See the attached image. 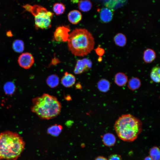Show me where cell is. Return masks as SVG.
I'll return each mask as SVG.
<instances>
[{
    "mask_svg": "<svg viewBox=\"0 0 160 160\" xmlns=\"http://www.w3.org/2000/svg\"><path fill=\"white\" fill-rule=\"evenodd\" d=\"M68 47L75 56L83 57L89 53L94 48V39L90 32L85 28H76L69 34Z\"/></svg>",
    "mask_w": 160,
    "mask_h": 160,
    "instance_id": "cell-1",
    "label": "cell"
},
{
    "mask_svg": "<svg viewBox=\"0 0 160 160\" xmlns=\"http://www.w3.org/2000/svg\"><path fill=\"white\" fill-rule=\"evenodd\" d=\"M25 143L16 132L7 131L0 133V157L7 160H16L23 151Z\"/></svg>",
    "mask_w": 160,
    "mask_h": 160,
    "instance_id": "cell-2",
    "label": "cell"
},
{
    "mask_svg": "<svg viewBox=\"0 0 160 160\" xmlns=\"http://www.w3.org/2000/svg\"><path fill=\"white\" fill-rule=\"evenodd\" d=\"M142 123L138 118L130 114L122 115L116 121L114 127L119 138L131 142L138 137L142 130Z\"/></svg>",
    "mask_w": 160,
    "mask_h": 160,
    "instance_id": "cell-3",
    "label": "cell"
},
{
    "mask_svg": "<svg viewBox=\"0 0 160 160\" xmlns=\"http://www.w3.org/2000/svg\"><path fill=\"white\" fill-rule=\"evenodd\" d=\"M32 112L42 119H50L59 115L61 111V103L55 97L44 93L32 100Z\"/></svg>",
    "mask_w": 160,
    "mask_h": 160,
    "instance_id": "cell-4",
    "label": "cell"
},
{
    "mask_svg": "<svg viewBox=\"0 0 160 160\" xmlns=\"http://www.w3.org/2000/svg\"><path fill=\"white\" fill-rule=\"evenodd\" d=\"M25 9L34 16L36 29H47L51 27L52 19L54 14L52 12L48 11L42 6L36 4L32 6L27 4Z\"/></svg>",
    "mask_w": 160,
    "mask_h": 160,
    "instance_id": "cell-5",
    "label": "cell"
},
{
    "mask_svg": "<svg viewBox=\"0 0 160 160\" xmlns=\"http://www.w3.org/2000/svg\"><path fill=\"white\" fill-rule=\"evenodd\" d=\"M70 31V28L68 25L59 26L56 29L54 33V39L58 42L67 41Z\"/></svg>",
    "mask_w": 160,
    "mask_h": 160,
    "instance_id": "cell-6",
    "label": "cell"
},
{
    "mask_svg": "<svg viewBox=\"0 0 160 160\" xmlns=\"http://www.w3.org/2000/svg\"><path fill=\"white\" fill-rule=\"evenodd\" d=\"M92 61L89 59L84 58L78 60L76 62L73 71L76 74H80L87 71L92 67Z\"/></svg>",
    "mask_w": 160,
    "mask_h": 160,
    "instance_id": "cell-7",
    "label": "cell"
},
{
    "mask_svg": "<svg viewBox=\"0 0 160 160\" xmlns=\"http://www.w3.org/2000/svg\"><path fill=\"white\" fill-rule=\"evenodd\" d=\"M18 61L21 67L28 69L31 68L33 64L34 59L31 54L28 52H25L20 56Z\"/></svg>",
    "mask_w": 160,
    "mask_h": 160,
    "instance_id": "cell-8",
    "label": "cell"
},
{
    "mask_svg": "<svg viewBox=\"0 0 160 160\" xmlns=\"http://www.w3.org/2000/svg\"><path fill=\"white\" fill-rule=\"evenodd\" d=\"M61 81L64 87L69 88L71 87L75 84L76 78L72 74L65 72L61 78Z\"/></svg>",
    "mask_w": 160,
    "mask_h": 160,
    "instance_id": "cell-9",
    "label": "cell"
},
{
    "mask_svg": "<svg viewBox=\"0 0 160 160\" xmlns=\"http://www.w3.org/2000/svg\"><path fill=\"white\" fill-rule=\"evenodd\" d=\"M113 13L110 9L107 8L102 9L100 12V17L101 21L103 23H108L112 20Z\"/></svg>",
    "mask_w": 160,
    "mask_h": 160,
    "instance_id": "cell-10",
    "label": "cell"
},
{
    "mask_svg": "<svg viewBox=\"0 0 160 160\" xmlns=\"http://www.w3.org/2000/svg\"><path fill=\"white\" fill-rule=\"evenodd\" d=\"M68 19L73 24L79 23L82 19L81 12L77 10H73L70 11L68 15Z\"/></svg>",
    "mask_w": 160,
    "mask_h": 160,
    "instance_id": "cell-11",
    "label": "cell"
},
{
    "mask_svg": "<svg viewBox=\"0 0 160 160\" xmlns=\"http://www.w3.org/2000/svg\"><path fill=\"white\" fill-rule=\"evenodd\" d=\"M156 56V53L154 50L152 49L148 48L144 52L143 59L145 63H150L154 60Z\"/></svg>",
    "mask_w": 160,
    "mask_h": 160,
    "instance_id": "cell-12",
    "label": "cell"
},
{
    "mask_svg": "<svg viewBox=\"0 0 160 160\" xmlns=\"http://www.w3.org/2000/svg\"><path fill=\"white\" fill-rule=\"evenodd\" d=\"M127 81V76L124 73L119 72L117 73L115 76V82L119 86H124L126 84Z\"/></svg>",
    "mask_w": 160,
    "mask_h": 160,
    "instance_id": "cell-13",
    "label": "cell"
},
{
    "mask_svg": "<svg viewBox=\"0 0 160 160\" xmlns=\"http://www.w3.org/2000/svg\"><path fill=\"white\" fill-rule=\"evenodd\" d=\"M102 140L104 144L106 146L110 147L113 145L116 142L115 136L111 133H107L103 137Z\"/></svg>",
    "mask_w": 160,
    "mask_h": 160,
    "instance_id": "cell-14",
    "label": "cell"
},
{
    "mask_svg": "<svg viewBox=\"0 0 160 160\" xmlns=\"http://www.w3.org/2000/svg\"><path fill=\"white\" fill-rule=\"evenodd\" d=\"M115 44L117 46L123 47L127 43V40L126 36L122 33H118L113 38Z\"/></svg>",
    "mask_w": 160,
    "mask_h": 160,
    "instance_id": "cell-15",
    "label": "cell"
},
{
    "mask_svg": "<svg viewBox=\"0 0 160 160\" xmlns=\"http://www.w3.org/2000/svg\"><path fill=\"white\" fill-rule=\"evenodd\" d=\"M63 129L62 126L55 124L49 127L47 129L48 134L54 137H57Z\"/></svg>",
    "mask_w": 160,
    "mask_h": 160,
    "instance_id": "cell-16",
    "label": "cell"
},
{
    "mask_svg": "<svg viewBox=\"0 0 160 160\" xmlns=\"http://www.w3.org/2000/svg\"><path fill=\"white\" fill-rule=\"evenodd\" d=\"M46 83L51 88L57 87L59 83V79L56 75L52 74L49 76L46 79Z\"/></svg>",
    "mask_w": 160,
    "mask_h": 160,
    "instance_id": "cell-17",
    "label": "cell"
},
{
    "mask_svg": "<svg viewBox=\"0 0 160 160\" xmlns=\"http://www.w3.org/2000/svg\"><path fill=\"white\" fill-rule=\"evenodd\" d=\"M78 7L81 11L87 12L91 9L92 4L90 0H80L79 1Z\"/></svg>",
    "mask_w": 160,
    "mask_h": 160,
    "instance_id": "cell-18",
    "label": "cell"
},
{
    "mask_svg": "<svg viewBox=\"0 0 160 160\" xmlns=\"http://www.w3.org/2000/svg\"><path fill=\"white\" fill-rule=\"evenodd\" d=\"M160 67L158 66L153 67L150 73L151 79L156 83H159L160 82Z\"/></svg>",
    "mask_w": 160,
    "mask_h": 160,
    "instance_id": "cell-19",
    "label": "cell"
},
{
    "mask_svg": "<svg viewBox=\"0 0 160 160\" xmlns=\"http://www.w3.org/2000/svg\"><path fill=\"white\" fill-rule=\"evenodd\" d=\"M12 47L15 52L19 53L22 52L23 51L24 49V42L21 40H16L13 43Z\"/></svg>",
    "mask_w": 160,
    "mask_h": 160,
    "instance_id": "cell-20",
    "label": "cell"
},
{
    "mask_svg": "<svg viewBox=\"0 0 160 160\" xmlns=\"http://www.w3.org/2000/svg\"><path fill=\"white\" fill-rule=\"evenodd\" d=\"M53 9L57 15H59L64 13L65 9V6L61 2L56 3L53 5Z\"/></svg>",
    "mask_w": 160,
    "mask_h": 160,
    "instance_id": "cell-21",
    "label": "cell"
},
{
    "mask_svg": "<svg viewBox=\"0 0 160 160\" xmlns=\"http://www.w3.org/2000/svg\"><path fill=\"white\" fill-rule=\"evenodd\" d=\"M141 85L140 79L137 77H132L129 81L128 86L129 88L132 90L138 89Z\"/></svg>",
    "mask_w": 160,
    "mask_h": 160,
    "instance_id": "cell-22",
    "label": "cell"
},
{
    "mask_svg": "<svg viewBox=\"0 0 160 160\" xmlns=\"http://www.w3.org/2000/svg\"><path fill=\"white\" fill-rule=\"evenodd\" d=\"M110 84L109 81L106 79H102L98 82L97 87L99 90L101 91L105 92L107 91L110 87Z\"/></svg>",
    "mask_w": 160,
    "mask_h": 160,
    "instance_id": "cell-23",
    "label": "cell"
},
{
    "mask_svg": "<svg viewBox=\"0 0 160 160\" xmlns=\"http://www.w3.org/2000/svg\"><path fill=\"white\" fill-rule=\"evenodd\" d=\"M151 158L152 160H160V152L158 147L156 146L152 148L149 152Z\"/></svg>",
    "mask_w": 160,
    "mask_h": 160,
    "instance_id": "cell-24",
    "label": "cell"
},
{
    "mask_svg": "<svg viewBox=\"0 0 160 160\" xmlns=\"http://www.w3.org/2000/svg\"><path fill=\"white\" fill-rule=\"evenodd\" d=\"M95 50L97 55L100 57L103 56L105 52L104 49L100 47H97Z\"/></svg>",
    "mask_w": 160,
    "mask_h": 160,
    "instance_id": "cell-25",
    "label": "cell"
},
{
    "mask_svg": "<svg viewBox=\"0 0 160 160\" xmlns=\"http://www.w3.org/2000/svg\"><path fill=\"white\" fill-rule=\"evenodd\" d=\"M108 160H122V159L120 155L114 154L109 156Z\"/></svg>",
    "mask_w": 160,
    "mask_h": 160,
    "instance_id": "cell-26",
    "label": "cell"
},
{
    "mask_svg": "<svg viewBox=\"0 0 160 160\" xmlns=\"http://www.w3.org/2000/svg\"><path fill=\"white\" fill-rule=\"evenodd\" d=\"M95 160H108L105 157L103 156H99L95 158Z\"/></svg>",
    "mask_w": 160,
    "mask_h": 160,
    "instance_id": "cell-27",
    "label": "cell"
},
{
    "mask_svg": "<svg viewBox=\"0 0 160 160\" xmlns=\"http://www.w3.org/2000/svg\"><path fill=\"white\" fill-rule=\"evenodd\" d=\"M76 87L77 89H80L81 88V86L79 83L76 84Z\"/></svg>",
    "mask_w": 160,
    "mask_h": 160,
    "instance_id": "cell-28",
    "label": "cell"
},
{
    "mask_svg": "<svg viewBox=\"0 0 160 160\" xmlns=\"http://www.w3.org/2000/svg\"><path fill=\"white\" fill-rule=\"evenodd\" d=\"M7 36H12V32H11V31H8L7 33Z\"/></svg>",
    "mask_w": 160,
    "mask_h": 160,
    "instance_id": "cell-29",
    "label": "cell"
},
{
    "mask_svg": "<svg viewBox=\"0 0 160 160\" xmlns=\"http://www.w3.org/2000/svg\"><path fill=\"white\" fill-rule=\"evenodd\" d=\"M144 160H152L150 157L147 156L145 158Z\"/></svg>",
    "mask_w": 160,
    "mask_h": 160,
    "instance_id": "cell-30",
    "label": "cell"
},
{
    "mask_svg": "<svg viewBox=\"0 0 160 160\" xmlns=\"http://www.w3.org/2000/svg\"><path fill=\"white\" fill-rule=\"evenodd\" d=\"M71 1L73 3H76L79 1V0H71Z\"/></svg>",
    "mask_w": 160,
    "mask_h": 160,
    "instance_id": "cell-31",
    "label": "cell"
},
{
    "mask_svg": "<svg viewBox=\"0 0 160 160\" xmlns=\"http://www.w3.org/2000/svg\"><path fill=\"white\" fill-rule=\"evenodd\" d=\"M1 159V158L0 157V159Z\"/></svg>",
    "mask_w": 160,
    "mask_h": 160,
    "instance_id": "cell-32",
    "label": "cell"
}]
</instances>
